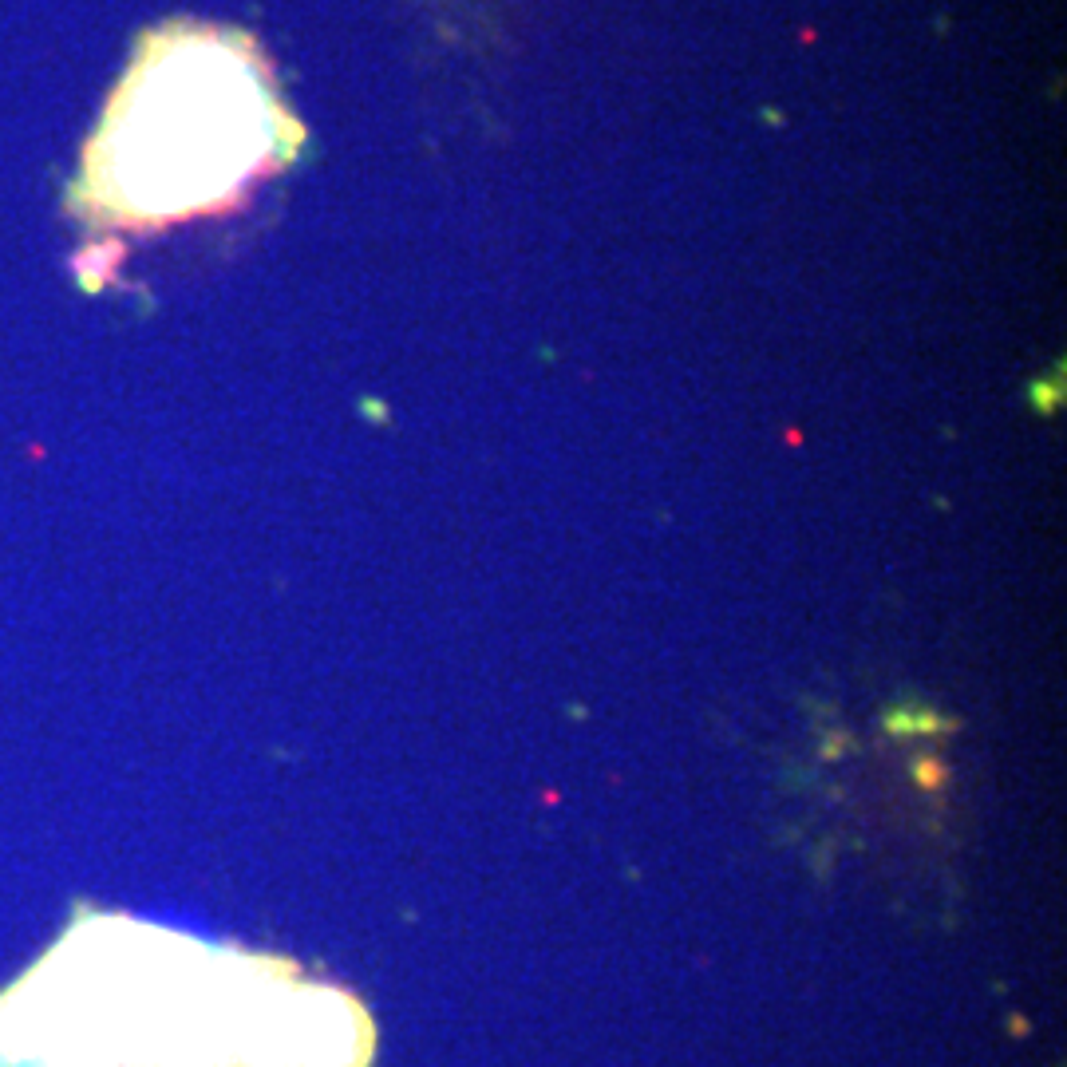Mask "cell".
Wrapping results in <instances>:
<instances>
[{"instance_id":"cell-1","label":"cell","mask_w":1067,"mask_h":1067,"mask_svg":"<svg viewBox=\"0 0 1067 1067\" xmlns=\"http://www.w3.org/2000/svg\"><path fill=\"white\" fill-rule=\"evenodd\" d=\"M293 155V119L238 32L151 36L91 143L83 186L99 218L159 226L230 206Z\"/></svg>"}]
</instances>
